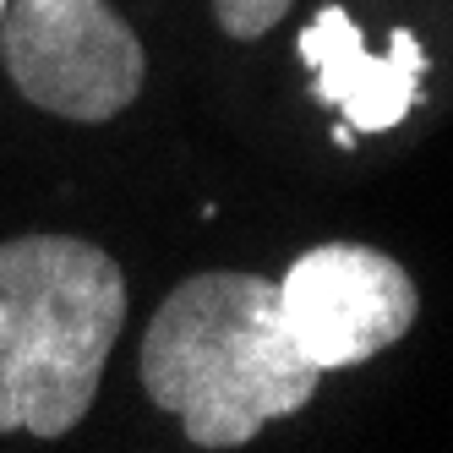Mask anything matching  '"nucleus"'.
Here are the masks:
<instances>
[{
	"instance_id": "nucleus-1",
	"label": "nucleus",
	"mask_w": 453,
	"mask_h": 453,
	"mask_svg": "<svg viewBox=\"0 0 453 453\" xmlns=\"http://www.w3.org/2000/svg\"><path fill=\"white\" fill-rule=\"evenodd\" d=\"M148 399L208 453L246 448L263 426L301 415L322 372L289 339L279 284L246 268H208L158 301L142 349Z\"/></svg>"
},
{
	"instance_id": "nucleus-2",
	"label": "nucleus",
	"mask_w": 453,
	"mask_h": 453,
	"mask_svg": "<svg viewBox=\"0 0 453 453\" xmlns=\"http://www.w3.org/2000/svg\"><path fill=\"white\" fill-rule=\"evenodd\" d=\"M126 328V273L82 235L0 241V437H66Z\"/></svg>"
},
{
	"instance_id": "nucleus-3",
	"label": "nucleus",
	"mask_w": 453,
	"mask_h": 453,
	"mask_svg": "<svg viewBox=\"0 0 453 453\" xmlns=\"http://www.w3.org/2000/svg\"><path fill=\"white\" fill-rule=\"evenodd\" d=\"M0 50L27 104L77 126L115 120L148 82L142 39L110 0H12Z\"/></svg>"
},
{
	"instance_id": "nucleus-4",
	"label": "nucleus",
	"mask_w": 453,
	"mask_h": 453,
	"mask_svg": "<svg viewBox=\"0 0 453 453\" xmlns=\"http://www.w3.org/2000/svg\"><path fill=\"white\" fill-rule=\"evenodd\" d=\"M279 311L306 361L317 372H339L394 349L415 328L420 296L388 251L328 241L296 257V268L279 279Z\"/></svg>"
},
{
	"instance_id": "nucleus-5",
	"label": "nucleus",
	"mask_w": 453,
	"mask_h": 453,
	"mask_svg": "<svg viewBox=\"0 0 453 453\" xmlns=\"http://www.w3.org/2000/svg\"><path fill=\"white\" fill-rule=\"evenodd\" d=\"M296 50L317 72V99L334 104L355 137L361 132H394L420 104L426 50H420V39L410 27L394 34L388 55H372L366 39H361V22H349L344 6H322Z\"/></svg>"
},
{
	"instance_id": "nucleus-6",
	"label": "nucleus",
	"mask_w": 453,
	"mask_h": 453,
	"mask_svg": "<svg viewBox=\"0 0 453 453\" xmlns=\"http://www.w3.org/2000/svg\"><path fill=\"white\" fill-rule=\"evenodd\" d=\"M289 6L296 0H213V22L230 39L251 44V39H268V27H279Z\"/></svg>"
},
{
	"instance_id": "nucleus-7",
	"label": "nucleus",
	"mask_w": 453,
	"mask_h": 453,
	"mask_svg": "<svg viewBox=\"0 0 453 453\" xmlns=\"http://www.w3.org/2000/svg\"><path fill=\"white\" fill-rule=\"evenodd\" d=\"M334 142H339V148H355V132H349V126H344V120L334 126Z\"/></svg>"
},
{
	"instance_id": "nucleus-8",
	"label": "nucleus",
	"mask_w": 453,
	"mask_h": 453,
	"mask_svg": "<svg viewBox=\"0 0 453 453\" xmlns=\"http://www.w3.org/2000/svg\"><path fill=\"white\" fill-rule=\"evenodd\" d=\"M0 12H6V0H0Z\"/></svg>"
}]
</instances>
